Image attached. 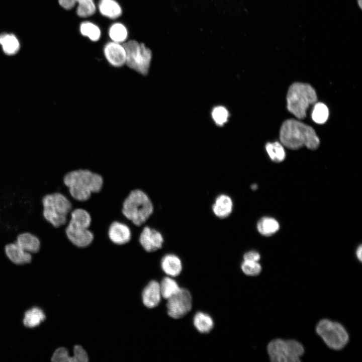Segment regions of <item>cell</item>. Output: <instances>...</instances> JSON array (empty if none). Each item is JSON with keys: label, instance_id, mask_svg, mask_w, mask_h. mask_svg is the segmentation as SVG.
Returning a JSON list of instances; mask_svg holds the SVG:
<instances>
[{"label": "cell", "instance_id": "1", "mask_svg": "<svg viewBox=\"0 0 362 362\" xmlns=\"http://www.w3.org/2000/svg\"><path fill=\"white\" fill-rule=\"evenodd\" d=\"M64 185L71 199L82 202L93 194L100 192L103 186L102 175L87 168H78L66 173L63 178Z\"/></svg>", "mask_w": 362, "mask_h": 362}, {"label": "cell", "instance_id": "2", "mask_svg": "<svg viewBox=\"0 0 362 362\" xmlns=\"http://www.w3.org/2000/svg\"><path fill=\"white\" fill-rule=\"evenodd\" d=\"M279 135L282 144L290 149H298L305 146L315 150L320 144L319 138L311 126L294 119L283 123Z\"/></svg>", "mask_w": 362, "mask_h": 362}, {"label": "cell", "instance_id": "3", "mask_svg": "<svg viewBox=\"0 0 362 362\" xmlns=\"http://www.w3.org/2000/svg\"><path fill=\"white\" fill-rule=\"evenodd\" d=\"M154 207L148 195L140 189L131 190L123 201L121 212L133 225L143 227L154 212Z\"/></svg>", "mask_w": 362, "mask_h": 362}, {"label": "cell", "instance_id": "4", "mask_svg": "<svg viewBox=\"0 0 362 362\" xmlns=\"http://www.w3.org/2000/svg\"><path fill=\"white\" fill-rule=\"evenodd\" d=\"M92 217L89 213L82 208H74L70 214L64 231L69 242L74 246L83 248L92 243L94 235L89 229Z\"/></svg>", "mask_w": 362, "mask_h": 362}, {"label": "cell", "instance_id": "5", "mask_svg": "<svg viewBox=\"0 0 362 362\" xmlns=\"http://www.w3.org/2000/svg\"><path fill=\"white\" fill-rule=\"evenodd\" d=\"M71 200L60 192L45 195L41 199L43 217L55 228L66 226L73 209Z\"/></svg>", "mask_w": 362, "mask_h": 362}, {"label": "cell", "instance_id": "6", "mask_svg": "<svg viewBox=\"0 0 362 362\" xmlns=\"http://www.w3.org/2000/svg\"><path fill=\"white\" fill-rule=\"evenodd\" d=\"M287 108L299 119L306 116V111L317 101L315 89L309 84L296 82L289 87L287 95Z\"/></svg>", "mask_w": 362, "mask_h": 362}, {"label": "cell", "instance_id": "7", "mask_svg": "<svg viewBox=\"0 0 362 362\" xmlns=\"http://www.w3.org/2000/svg\"><path fill=\"white\" fill-rule=\"evenodd\" d=\"M267 351L272 362H299L304 347L296 340L276 338L268 343Z\"/></svg>", "mask_w": 362, "mask_h": 362}, {"label": "cell", "instance_id": "8", "mask_svg": "<svg viewBox=\"0 0 362 362\" xmlns=\"http://www.w3.org/2000/svg\"><path fill=\"white\" fill-rule=\"evenodd\" d=\"M126 52L125 64L139 74L146 76L152 59L151 51L143 43L130 40L123 44Z\"/></svg>", "mask_w": 362, "mask_h": 362}, {"label": "cell", "instance_id": "9", "mask_svg": "<svg viewBox=\"0 0 362 362\" xmlns=\"http://www.w3.org/2000/svg\"><path fill=\"white\" fill-rule=\"evenodd\" d=\"M315 330L326 345L333 350L342 349L349 341L346 330L337 322L322 319L318 322Z\"/></svg>", "mask_w": 362, "mask_h": 362}, {"label": "cell", "instance_id": "10", "mask_svg": "<svg viewBox=\"0 0 362 362\" xmlns=\"http://www.w3.org/2000/svg\"><path fill=\"white\" fill-rule=\"evenodd\" d=\"M192 307L191 294L189 291L185 288H180L176 294L167 299V314L174 319L183 317L191 311Z\"/></svg>", "mask_w": 362, "mask_h": 362}, {"label": "cell", "instance_id": "11", "mask_svg": "<svg viewBox=\"0 0 362 362\" xmlns=\"http://www.w3.org/2000/svg\"><path fill=\"white\" fill-rule=\"evenodd\" d=\"M138 242L146 252H154L162 248L164 238L156 228L144 225L139 234Z\"/></svg>", "mask_w": 362, "mask_h": 362}, {"label": "cell", "instance_id": "12", "mask_svg": "<svg viewBox=\"0 0 362 362\" xmlns=\"http://www.w3.org/2000/svg\"><path fill=\"white\" fill-rule=\"evenodd\" d=\"M128 222L116 220L110 224L107 236L111 242L117 246H122L130 241L132 232Z\"/></svg>", "mask_w": 362, "mask_h": 362}, {"label": "cell", "instance_id": "13", "mask_svg": "<svg viewBox=\"0 0 362 362\" xmlns=\"http://www.w3.org/2000/svg\"><path fill=\"white\" fill-rule=\"evenodd\" d=\"M104 54L110 65L115 68L123 66L126 63V52L120 43L110 42L104 47Z\"/></svg>", "mask_w": 362, "mask_h": 362}, {"label": "cell", "instance_id": "14", "mask_svg": "<svg viewBox=\"0 0 362 362\" xmlns=\"http://www.w3.org/2000/svg\"><path fill=\"white\" fill-rule=\"evenodd\" d=\"M142 298L143 303L146 307H156L161 298L159 283L154 280L150 281L143 289Z\"/></svg>", "mask_w": 362, "mask_h": 362}, {"label": "cell", "instance_id": "15", "mask_svg": "<svg viewBox=\"0 0 362 362\" xmlns=\"http://www.w3.org/2000/svg\"><path fill=\"white\" fill-rule=\"evenodd\" d=\"M160 264L162 270L170 277L178 276L182 270L181 260L174 254L168 253L164 255L161 259Z\"/></svg>", "mask_w": 362, "mask_h": 362}, {"label": "cell", "instance_id": "16", "mask_svg": "<svg viewBox=\"0 0 362 362\" xmlns=\"http://www.w3.org/2000/svg\"><path fill=\"white\" fill-rule=\"evenodd\" d=\"M233 203L231 198L225 194L219 195L212 206L214 214L219 218L228 217L232 212Z\"/></svg>", "mask_w": 362, "mask_h": 362}, {"label": "cell", "instance_id": "17", "mask_svg": "<svg viewBox=\"0 0 362 362\" xmlns=\"http://www.w3.org/2000/svg\"><path fill=\"white\" fill-rule=\"evenodd\" d=\"M45 318V314L41 308L34 307L25 312L23 322L26 327L32 328L39 325Z\"/></svg>", "mask_w": 362, "mask_h": 362}, {"label": "cell", "instance_id": "18", "mask_svg": "<svg viewBox=\"0 0 362 362\" xmlns=\"http://www.w3.org/2000/svg\"><path fill=\"white\" fill-rule=\"evenodd\" d=\"M99 9L100 13L105 17L115 19L122 14V9L115 0H100Z\"/></svg>", "mask_w": 362, "mask_h": 362}, {"label": "cell", "instance_id": "19", "mask_svg": "<svg viewBox=\"0 0 362 362\" xmlns=\"http://www.w3.org/2000/svg\"><path fill=\"white\" fill-rule=\"evenodd\" d=\"M193 323L196 329L202 333H209L214 327L212 318L203 312H198L195 315Z\"/></svg>", "mask_w": 362, "mask_h": 362}, {"label": "cell", "instance_id": "20", "mask_svg": "<svg viewBox=\"0 0 362 362\" xmlns=\"http://www.w3.org/2000/svg\"><path fill=\"white\" fill-rule=\"evenodd\" d=\"M0 44L4 52L8 55L16 54L20 49V43L17 37L12 34H1Z\"/></svg>", "mask_w": 362, "mask_h": 362}, {"label": "cell", "instance_id": "21", "mask_svg": "<svg viewBox=\"0 0 362 362\" xmlns=\"http://www.w3.org/2000/svg\"><path fill=\"white\" fill-rule=\"evenodd\" d=\"M280 228L279 222L274 218H261L257 222V229L260 234L268 236L276 233Z\"/></svg>", "mask_w": 362, "mask_h": 362}, {"label": "cell", "instance_id": "22", "mask_svg": "<svg viewBox=\"0 0 362 362\" xmlns=\"http://www.w3.org/2000/svg\"><path fill=\"white\" fill-rule=\"evenodd\" d=\"M161 297L168 299L180 289L177 282L170 277H164L159 283Z\"/></svg>", "mask_w": 362, "mask_h": 362}, {"label": "cell", "instance_id": "23", "mask_svg": "<svg viewBox=\"0 0 362 362\" xmlns=\"http://www.w3.org/2000/svg\"><path fill=\"white\" fill-rule=\"evenodd\" d=\"M266 151L273 161L277 162L283 161L286 157V153L282 144L276 141L273 143L268 142L265 145Z\"/></svg>", "mask_w": 362, "mask_h": 362}, {"label": "cell", "instance_id": "24", "mask_svg": "<svg viewBox=\"0 0 362 362\" xmlns=\"http://www.w3.org/2000/svg\"><path fill=\"white\" fill-rule=\"evenodd\" d=\"M312 118L314 122L319 124L325 123L329 116V110L324 104L316 103L312 112Z\"/></svg>", "mask_w": 362, "mask_h": 362}, {"label": "cell", "instance_id": "25", "mask_svg": "<svg viewBox=\"0 0 362 362\" xmlns=\"http://www.w3.org/2000/svg\"><path fill=\"white\" fill-rule=\"evenodd\" d=\"M109 34L113 42L122 43L127 38L128 32L126 28L121 23L113 24L109 29Z\"/></svg>", "mask_w": 362, "mask_h": 362}, {"label": "cell", "instance_id": "26", "mask_svg": "<svg viewBox=\"0 0 362 362\" xmlns=\"http://www.w3.org/2000/svg\"><path fill=\"white\" fill-rule=\"evenodd\" d=\"M80 32L93 41H97L101 37V30L95 24L90 22H82L80 26Z\"/></svg>", "mask_w": 362, "mask_h": 362}, {"label": "cell", "instance_id": "27", "mask_svg": "<svg viewBox=\"0 0 362 362\" xmlns=\"http://www.w3.org/2000/svg\"><path fill=\"white\" fill-rule=\"evenodd\" d=\"M76 13L82 18L89 17L96 12V6L93 0H78Z\"/></svg>", "mask_w": 362, "mask_h": 362}, {"label": "cell", "instance_id": "28", "mask_svg": "<svg viewBox=\"0 0 362 362\" xmlns=\"http://www.w3.org/2000/svg\"><path fill=\"white\" fill-rule=\"evenodd\" d=\"M241 268L243 273L248 276H256L262 270V267L258 262L247 260H243Z\"/></svg>", "mask_w": 362, "mask_h": 362}, {"label": "cell", "instance_id": "29", "mask_svg": "<svg viewBox=\"0 0 362 362\" xmlns=\"http://www.w3.org/2000/svg\"><path fill=\"white\" fill-rule=\"evenodd\" d=\"M51 361L55 362H74L73 356L69 354L68 350L63 347H59L53 353Z\"/></svg>", "mask_w": 362, "mask_h": 362}, {"label": "cell", "instance_id": "30", "mask_svg": "<svg viewBox=\"0 0 362 362\" xmlns=\"http://www.w3.org/2000/svg\"><path fill=\"white\" fill-rule=\"evenodd\" d=\"M212 115L213 120L218 125H222L226 123L229 115L227 110L221 106L215 108Z\"/></svg>", "mask_w": 362, "mask_h": 362}, {"label": "cell", "instance_id": "31", "mask_svg": "<svg viewBox=\"0 0 362 362\" xmlns=\"http://www.w3.org/2000/svg\"><path fill=\"white\" fill-rule=\"evenodd\" d=\"M73 356L74 362H87L88 360L86 352L80 345H76L74 347Z\"/></svg>", "mask_w": 362, "mask_h": 362}, {"label": "cell", "instance_id": "32", "mask_svg": "<svg viewBox=\"0 0 362 362\" xmlns=\"http://www.w3.org/2000/svg\"><path fill=\"white\" fill-rule=\"evenodd\" d=\"M260 259L259 253L254 250H251L246 252L243 255L244 260L258 262Z\"/></svg>", "mask_w": 362, "mask_h": 362}, {"label": "cell", "instance_id": "33", "mask_svg": "<svg viewBox=\"0 0 362 362\" xmlns=\"http://www.w3.org/2000/svg\"><path fill=\"white\" fill-rule=\"evenodd\" d=\"M78 0H58L59 5L66 10H70L74 7Z\"/></svg>", "mask_w": 362, "mask_h": 362}, {"label": "cell", "instance_id": "34", "mask_svg": "<svg viewBox=\"0 0 362 362\" xmlns=\"http://www.w3.org/2000/svg\"><path fill=\"white\" fill-rule=\"evenodd\" d=\"M355 254H356V257L358 259V260H359V261L360 262H361V260H362V246H361V244L359 245L357 247V248L356 250Z\"/></svg>", "mask_w": 362, "mask_h": 362}, {"label": "cell", "instance_id": "35", "mask_svg": "<svg viewBox=\"0 0 362 362\" xmlns=\"http://www.w3.org/2000/svg\"><path fill=\"white\" fill-rule=\"evenodd\" d=\"M361 1L362 0H356L358 7L360 10L361 9Z\"/></svg>", "mask_w": 362, "mask_h": 362}, {"label": "cell", "instance_id": "36", "mask_svg": "<svg viewBox=\"0 0 362 362\" xmlns=\"http://www.w3.org/2000/svg\"><path fill=\"white\" fill-rule=\"evenodd\" d=\"M257 185H253L252 186L251 189H252V190H255V189H257Z\"/></svg>", "mask_w": 362, "mask_h": 362}]
</instances>
